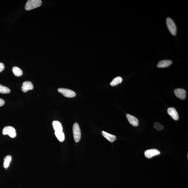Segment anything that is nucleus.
<instances>
[{
	"mask_svg": "<svg viewBox=\"0 0 188 188\" xmlns=\"http://www.w3.org/2000/svg\"><path fill=\"white\" fill-rule=\"evenodd\" d=\"M41 0H28L25 6L26 10H30L41 6Z\"/></svg>",
	"mask_w": 188,
	"mask_h": 188,
	"instance_id": "f257e3e1",
	"label": "nucleus"
},
{
	"mask_svg": "<svg viewBox=\"0 0 188 188\" xmlns=\"http://www.w3.org/2000/svg\"><path fill=\"white\" fill-rule=\"evenodd\" d=\"M73 134L74 139L76 143H78L81 138V130L78 123L74 124L73 128Z\"/></svg>",
	"mask_w": 188,
	"mask_h": 188,
	"instance_id": "f03ea898",
	"label": "nucleus"
},
{
	"mask_svg": "<svg viewBox=\"0 0 188 188\" xmlns=\"http://www.w3.org/2000/svg\"><path fill=\"white\" fill-rule=\"evenodd\" d=\"M166 24L170 33L173 36L176 35L177 33V28L174 21L169 17H168L166 19Z\"/></svg>",
	"mask_w": 188,
	"mask_h": 188,
	"instance_id": "7ed1b4c3",
	"label": "nucleus"
},
{
	"mask_svg": "<svg viewBox=\"0 0 188 188\" xmlns=\"http://www.w3.org/2000/svg\"><path fill=\"white\" fill-rule=\"evenodd\" d=\"M2 133L3 135H8L12 138H15L17 136L15 129L11 126H7L4 127Z\"/></svg>",
	"mask_w": 188,
	"mask_h": 188,
	"instance_id": "20e7f679",
	"label": "nucleus"
},
{
	"mask_svg": "<svg viewBox=\"0 0 188 188\" xmlns=\"http://www.w3.org/2000/svg\"><path fill=\"white\" fill-rule=\"evenodd\" d=\"M58 91L66 97L73 98L76 96V94L74 92L70 89L59 88L58 89Z\"/></svg>",
	"mask_w": 188,
	"mask_h": 188,
	"instance_id": "39448f33",
	"label": "nucleus"
},
{
	"mask_svg": "<svg viewBox=\"0 0 188 188\" xmlns=\"http://www.w3.org/2000/svg\"><path fill=\"white\" fill-rule=\"evenodd\" d=\"M160 152L156 149H152L147 150L145 152V155L147 158L150 159L155 156L158 155Z\"/></svg>",
	"mask_w": 188,
	"mask_h": 188,
	"instance_id": "423d86ee",
	"label": "nucleus"
},
{
	"mask_svg": "<svg viewBox=\"0 0 188 188\" xmlns=\"http://www.w3.org/2000/svg\"><path fill=\"white\" fill-rule=\"evenodd\" d=\"M174 94L176 97L181 100L185 99L186 92L185 90L182 89H177L174 90Z\"/></svg>",
	"mask_w": 188,
	"mask_h": 188,
	"instance_id": "0eeeda50",
	"label": "nucleus"
},
{
	"mask_svg": "<svg viewBox=\"0 0 188 188\" xmlns=\"http://www.w3.org/2000/svg\"><path fill=\"white\" fill-rule=\"evenodd\" d=\"M33 89V84L30 81H25L22 84L21 89L24 92H26L29 90H32Z\"/></svg>",
	"mask_w": 188,
	"mask_h": 188,
	"instance_id": "6e6552de",
	"label": "nucleus"
},
{
	"mask_svg": "<svg viewBox=\"0 0 188 188\" xmlns=\"http://www.w3.org/2000/svg\"><path fill=\"white\" fill-rule=\"evenodd\" d=\"M167 112H168L169 115H170L173 120H177L179 119V115L175 108H169Z\"/></svg>",
	"mask_w": 188,
	"mask_h": 188,
	"instance_id": "1a4fd4ad",
	"label": "nucleus"
},
{
	"mask_svg": "<svg viewBox=\"0 0 188 188\" xmlns=\"http://www.w3.org/2000/svg\"><path fill=\"white\" fill-rule=\"evenodd\" d=\"M126 116L128 122L132 125L135 126H137L138 125V120L136 117L130 115L129 114H127Z\"/></svg>",
	"mask_w": 188,
	"mask_h": 188,
	"instance_id": "9d476101",
	"label": "nucleus"
},
{
	"mask_svg": "<svg viewBox=\"0 0 188 188\" xmlns=\"http://www.w3.org/2000/svg\"><path fill=\"white\" fill-rule=\"evenodd\" d=\"M172 63V62L170 60H163L159 62L157 67L159 68H165L169 66Z\"/></svg>",
	"mask_w": 188,
	"mask_h": 188,
	"instance_id": "9b49d317",
	"label": "nucleus"
},
{
	"mask_svg": "<svg viewBox=\"0 0 188 188\" xmlns=\"http://www.w3.org/2000/svg\"><path fill=\"white\" fill-rule=\"evenodd\" d=\"M54 129L55 131H62L63 127L62 124L57 120H54L52 123Z\"/></svg>",
	"mask_w": 188,
	"mask_h": 188,
	"instance_id": "f8f14e48",
	"label": "nucleus"
},
{
	"mask_svg": "<svg viewBox=\"0 0 188 188\" xmlns=\"http://www.w3.org/2000/svg\"><path fill=\"white\" fill-rule=\"evenodd\" d=\"M102 134L104 137L106 138L111 142H113L116 139V136L110 134L104 131L102 132Z\"/></svg>",
	"mask_w": 188,
	"mask_h": 188,
	"instance_id": "ddd939ff",
	"label": "nucleus"
},
{
	"mask_svg": "<svg viewBox=\"0 0 188 188\" xmlns=\"http://www.w3.org/2000/svg\"><path fill=\"white\" fill-rule=\"evenodd\" d=\"M12 160V157L11 156L9 155L6 156L4 158V163H3V167L5 169H7L10 165V164Z\"/></svg>",
	"mask_w": 188,
	"mask_h": 188,
	"instance_id": "4468645a",
	"label": "nucleus"
},
{
	"mask_svg": "<svg viewBox=\"0 0 188 188\" xmlns=\"http://www.w3.org/2000/svg\"><path fill=\"white\" fill-rule=\"evenodd\" d=\"M55 135L60 142H63L65 140V134L62 131H55Z\"/></svg>",
	"mask_w": 188,
	"mask_h": 188,
	"instance_id": "2eb2a0df",
	"label": "nucleus"
},
{
	"mask_svg": "<svg viewBox=\"0 0 188 188\" xmlns=\"http://www.w3.org/2000/svg\"><path fill=\"white\" fill-rule=\"evenodd\" d=\"M123 79L121 77H117L112 80V81L110 83V85L113 86H116L119 84L121 83Z\"/></svg>",
	"mask_w": 188,
	"mask_h": 188,
	"instance_id": "dca6fc26",
	"label": "nucleus"
},
{
	"mask_svg": "<svg viewBox=\"0 0 188 188\" xmlns=\"http://www.w3.org/2000/svg\"><path fill=\"white\" fill-rule=\"evenodd\" d=\"M12 71L14 75L17 77L22 76L23 74L22 70L17 67H14L12 68Z\"/></svg>",
	"mask_w": 188,
	"mask_h": 188,
	"instance_id": "f3484780",
	"label": "nucleus"
},
{
	"mask_svg": "<svg viewBox=\"0 0 188 188\" xmlns=\"http://www.w3.org/2000/svg\"><path fill=\"white\" fill-rule=\"evenodd\" d=\"M10 92L11 90L7 87L0 84V93L2 94H7Z\"/></svg>",
	"mask_w": 188,
	"mask_h": 188,
	"instance_id": "a211bd4d",
	"label": "nucleus"
},
{
	"mask_svg": "<svg viewBox=\"0 0 188 188\" xmlns=\"http://www.w3.org/2000/svg\"><path fill=\"white\" fill-rule=\"evenodd\" d=\"M154 127L158 131L162 130L164 129L163 125L157 122L154 123Z\"/></svg>",
	"mask_w": 188,
	"mask_h": 188,
	"instance_id": "6ab92c4d",
	"label": "nucleus"
},
{
	"mask_svg": "<svg viewBox=\"0 0 188 188\" xmlns=\"http://www.w3.org/2000/svg\"><path fill=\"white\" fill-rule=\"evenodd\" d=\"M5 66L4 64L0 62V72H1L4 70Z\"/></svg>",
	"mask_w": 188,
	"mask_h": 188,
	"instance_id": "aec40b11",
	"label": "nucleus"
},
{
	"mask_svg": "<svg viewBox=\"0 0 188 188\" xmlns=\"http://www.w3.org/2000/svg\"><path fill=\"white\" fill-rule=\"evenodd\" d=\"M5 104V102L2 99L0 98V107L2 106Z\"/></svg>",
	"mask_w": 188,
	"mask_h": 188,
	"instance_id": "412c9836",
	"label": "nucleus"
}]
</instances>
